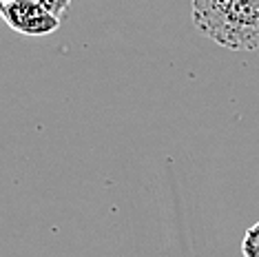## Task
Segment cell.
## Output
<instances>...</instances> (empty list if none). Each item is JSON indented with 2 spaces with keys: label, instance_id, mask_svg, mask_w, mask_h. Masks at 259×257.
<instances>
[{
  "label": "cell",
  "instance_id": "1",
  "mask_svg": "<svg viewBox=\"0 0 259 257\" xmlns=\"http://www.w3.org/2000/svg\"><path fill=\"white\" fill-rule=\"evenodd\" d=\"M193 22L213 42L233 51L259 49V0H191Z\"/></svg>",
  "mask_w": 259,
  "mask_h": 257
},
{
  "label": "cell",
  "instance_id": "2",
  "mask_svg": "<svg viewBox=\"0 0 259 257\" xmlns=\"http://www.w3.org/2000/svg\"><path fill=\"white\" fill-rule=\"evenodd\" d=\"M5 22L29 38H42L60 29V16L47 9L40 0H7Z\"/></svg>",
  "mask_w": 259,
  "mask_h": 257
},
{
  "label": "cell",
  "instance_id": "3",
  "mask_svg": "<svg viewBox=\"0 0 259 257\" xmlns=\"http://www.w3.org/2000/svg\"><path fill=\"white\" fill-rule=\"evenodd\" d=\"M241 255L244 257H259V222L252 224L241 237Z\"/></svg>",
  "mask_w": 259,
  "mask_h": 257
},
{
  "label": "cell",
  "instance_id": "4",
  "mask_svg": "<svg viewBox=\"0 0 259 257\" xmlns=\"http://www.w3.org/2000/svg\"><path fill=\"white\" fill-rule=\"evenodd\" d=\"M40 3H42L47 9L54 11L56 16H62V14H64V9L69 7V3H71V0H40Z\"/></svg>",
  "mask_w": 259,
  "mask_h": 257
},
{
  "label": "cell",
  "instance_id": "5",
  "mask_svg": "<svg viewBox=\"0 0 259 257\" xmlns=\"http://www.w3.org/2000/svg\"><path fill=\"white\" fill-rule=\"evenodd\" d=\"M5 7H7V0H0V18L5 16Z\"/></svg>",
  "mask_w": 259,
  "mask_h": 257
}]
</instances>
